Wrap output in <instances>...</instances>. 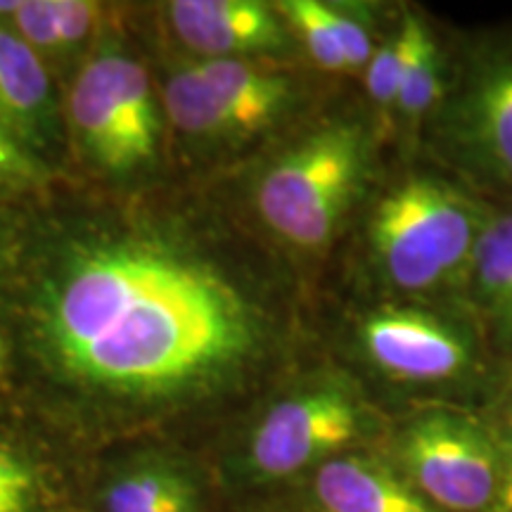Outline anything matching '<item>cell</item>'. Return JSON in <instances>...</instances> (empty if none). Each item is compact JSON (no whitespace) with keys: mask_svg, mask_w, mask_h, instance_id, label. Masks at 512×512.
<instances>
[{"mask_svg":"<svg viewBox=\"0 0 512 512\" xmlns=\"http://www.w3.org/2000/svg\"><path fill=\"white\" fill-rule=\"evenodd\" d=\"M247 318L219 280L145 247L83 256L57 290L50 344L64 368L112 389H164L242 349Z\"/></svg>","mask_w":512,"mask_h":512,"instance_id":"obj_1","label":"cell"},{"mask_svg":"<svg viewBox=\"0 0 512 512\" xmlns=\"http://www.w3.org/2000/svg\"><path fill=\"white\" fill-rule=\"evenodd\" d=\"M489 209L475 190L444 176L403 178L370 216L377 271L401 292H446L460 304Z\"/></svg>","mask_w":512,"mask_h":512,"instance_id":"obj_2","label":"cell"},{"mask_svg":"<svg viewBox=\"0 0 512 512\" xmlns=\"http://www.w3.org/2000/svg\"><path fill=\"white\" fill-rule=\"evenodd\" d=\"M368 162L370 140L361 124L337 121L318 128L264 176V221L294 247H325L361 195Z\"/></svg>","mask_w":512,"mask_h":512,"instance_id":"obj_3","label":"cell"},{"mask_svg":"<svg viewBox=\"0 0 512 512\" xmlns=\"http://www.w3.org/2000/svg\"><path fill=\"white\" fill-rule=\"evenodd\" d=\"M432 121L441 155L467 188L512 197V31L467 50Z\"/></svg>","mask_w":512,"mask_h":512,"instance_id":"obj_4","label":"cell"},{"mask_svg":"<svg viewBox=\"0 0 512 512\" xmlns=\"http://www.w3.org/2000/svg\"><path fill=\"white\" fill-rule=\"evenodd\" d=\"M392 465L439 510L489 512L501 484V444L494 422L434 406L399 427Z\"/></svg>","mask_w":512,"mask_h":512,"instance_id":"obj_5","label":"cell"},{"mask_svg":"<svg viewBox=\"0 0 512 512\" xmlns=\"http://www.w3.org/2000/svg\"><path fill=\"white\" fill-rule=\"evenodd\" d=\"M361 344L370 363L392 380L427 387L475 384L489 370V344L465 311L392 304L363 318Z\"/></svg>","mask_w":512,"mask_h":512,"instance_id":"obj_6","label":"cell"},{"mask_svg":"<svg viewBox=\"0 0 512 512\" xmlns=\"http://www.w3.org/2000/svg\"><path fill=\"white\" fill-rule=\"evenodd\" d=\"M72 121L86 152L107 171H131L157 150L159 117L145 67L126 55H100L72 88Z\"/></svg>","mask_w":512,"mask_h":512,"instance_id":"obj_7","label":"cell"},{"mask_svg":"<svg viewBox=\"0 0 512 512\" xmlns=\"http://www.w3.org/2000/svg\"><path fill=\"white\" fill-rule=\"evenodd\" d=\"M368 430L354 389L325 380L278 401L249 439V467L261 479H287L347 453Z\"/></svg>","mask_w":512,"mask_h":512,"instance_id":"obj_8","label":"cell"},{"mask_svg":"<svg viewBox=\"0 0 512 512\" xmlns=\"http://www.w3.org/2000/svg\"><path fill=\"white\" fill-rule=\"evenodd\" d=\"M318 512H444L392 465L368 453H342L313 472Z\"/></svg>","mask_w":512,"mask_h":512,"instance_id":"obj_9","label":"cell"},{"mask_svg":"<svg viewBox=\"0 0 512 512\" xmlns=\"http://www.w3.org/2000/svg\"><path fill=\"white\" fill-rule=\"evenodd\" d=\"M460 304L489 349L512 356V202L491 204Z\"/></svg>","mask_w":512,"mask_h":512,"instance_id":"obj_10","label":"cell"},{"mask_svg":"<svg viewBox=\"0 0 512 512\" xmlns=\"http://www.w3.org/2000/svg\"><path fill=\"white\" fill-rule=\"evenodd\" d=\"M171 22L190 48L214 55V60L285 43L275 12L252 0H176L171 3Z\"/></svg>","mask_w":512,"mask_h":512,"instance_id":"obj_11","label":"cell"},{"mask_svg":"<svg viewBox=\"0 0 512 512\" xmlns=\"http://www.w3.org/2000/svg\"><path fill=\"white\" fill-rule=\"evenodd\" d=\"M399 31L403 38V64L396 117L415 128L432 119L446 98V57L430 24L418 12H403Z\"/></svg>","mask_w":512,"mask_h":512,"instance_id":"obj_12","label":"cell"},{"mask_svg":"<svg viewBox=\"0 0 512 512\" xmlns=\"http://www.w3.org/2000/svg\"><path fill=\"white\" fill-rule=\"evenodd\" d=\"M50 112V81L41 55L15 29L0 24V121L15 136H31Z\"/></svg>","mask_w":512,"mask_h":512,"instance_id":"obj_13","label":"cell"},{"mask_svg":"<svg viewBox=\"0 0 512 512\" xmlns=\"http://www.w3.org/2000/svg\"><path fill=\"white\" fill-rule=\"evenodd\" d=\"M200 69L214 86V91L219 93L240 133L266 126L275 114L285 110L287 100H290L287 81L259 72L235 57L230 60L211 57L200 64Z\"/></svg>","mask_w":512,"mask_h":512,"instance_id":"obj_14","label":"cell"},{"mask_svg":"<svg viewBox=\"0 0 512 512\" xmlns=\"http://www.w3.org/2000/svg\"><path fill=\"white\" fill-rule=\"evenodd\" d=\"M107 512H197V491L183 470L162 460L128 465L105 489Z\"/></svg>","mask_w":512,"mask_h":512,"instance_id":"obj_15","label":"cell"},{"mask_svg":"<svg viewBox=\"0 0 512 512\" xmlns=\"http://www.w3.org/2000/svg\"><path fill=\"white\" fill-rule=\"evenodd\" d=\"M166 112L178 128L195 133V136L240 133L238 124L204 76L200 64L171 76L169 86H166Z\"/></svg>","mask_w":512,"mask_h":512,"instance_id":"obj_16","label":"cell"},{"mask_svg":"<svg viewBox=\"0 0 512 512\" xmlns=\"http://www.w3.org/2000/svg\"><path fill=\"white\" fill-rule=\"evenodd\" d=\"M280 15L292 24L302 36L306 50L313 60L328 72H349L347 60H344L339 38L332 29L328 3L318 0H285L278 5Z\"/></svg>","mask_w":512,"mask_h":512,"instance_id":"obj_17","label":"cell"},{"mask_svg":"<svg viewBox=\"0 0 512 512\" xmlns=\"http://www.w3.org/2000/svg\"><path fill=\"white\" fill-rule=\"evenodd\" d=\"M401 64H403V38L401 31H396L382 46L375 48L366 67V88L375 110L389 119L396 117V100H399V83H401Z\"/></svg>","mask_w":512,"mask_h":512,"instance_id":"obj_18","label":"cell"},{"mask_svg":"<svg viewBox=\"0 0 512 512\" xmlns=\"http://www.w3.org/2000/svg\"><path fill=\"white\" fill-rule=\"evenodd\" d=\"M34 503V472L15 451L0 444V512H31Z\"/></svg>","mask_w":512,"mask_h":512,"instance_id":"obj_19","label":"cell"},{"mask_svg":"<svg viewBox=\"0 0 512 512\" xmlns=\"http://www.w3.org/2000/svg\"><path fill=\"white\" fill-rule=\"evenodd\" d=\"M330 8V19L332 29L339 38V46H342L344 60H347L349 72H366L370 57L375 53L373 41H370V34L366 24L361 19H356L351 12L339 10L335 5H328Z\"/></svg>","mask_w":512,"mask_h":512,"instance_id":"obj_20","label":"cell"},{"mask_svg":"<svg viewBox=\"0 0 512 512\" xmlns=\"http://www.w3.org/2000/svg\"><path fill=\"white\" fill-rule=\"evenodd\" d=\"M36 164L17 136L0 126V190L22 188L36 181Z\"/></svg>","mask_w":512,"mask_h":512,"instance_id":"obj_21","label":"cell"},{"mask_svg":"<svg viewBox=\"0 0 512 512\" xmlns=\"http://www.w3.org/2000/svg\"><path fill=\"white\" fill-rule=\"evenodd\" d=\"M55 19L62 48L76 46L98 27L100 5L83 3V0H55Z\"/></svg>","mask_w":512,"mask_h":512,"instance_id":"obj_22","label":"cell"},{"mask_svg":"<svg viewBox=\"0 0 512 512\" xmlns=\"http://www.w3.org/2000/svg\"><path fill=\"white\" fill-rule=\"evenodd\" d=\"M498 444H501V484L496 501L489 512H512V418L494 422Z\"/></svg>","mask_w":512,"mask_h":512,"instance_id":"obj_23","label":"cell"},{"mask_svg":"<svg viewBox=\"0 0 512 512\" xmlns=\"http://www.w3.org/2000/svg\"><path fill=\"white\" fill-rule=\"evenodd\" d=\"M17 0H0V17H12L17 12Z\"/></svg>","mask_w":512,"mask_h":512,"instance_id":"obj_24","label":"cell"},{"mask_svg":"<svg viewBox=\"0 0 512 512\" xmlns=\"http://www.w3.org/2000/svg\"><path fill=\"white\" fill-rule=\"evenodd\" d=\"M3 356H5V347H3V339H0V366H3Z\"/></svg>","mask_w":512,"mask_h":512,"instance_id":"obj_25","label":"cell"}]
</instances>
